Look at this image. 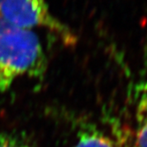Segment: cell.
I'll use <instances>...</instances> for the list:
<instances>
[{
  "label": "cell",
  "instance_id": "4",
  "mask_svg": "<svg viewBox=\"0 0 147 147\" xmlns=\"http://www.w3.org/2000/svg\"><path fill=\"white\" fill-rule=\"evenodd\" d=\"M138 147H147V80L138 81L132 92Z\"/></svg>",
  "mask_w": 147,
  "mask_h": 147
},
{
  "label": "cell",
  "instance_id": "2",
  "mask_svg": "<svg viewBox=\"0 0 147 147\" xmlns=\"http://www.w3.org/2000/svg\"><path fill=\"white\" fill-rule=\"evenodd\" d=\"M0 16L22 29H47L57 34L65 44L77 43V36L52 14L46 0H0Z\"/></svg>",
  "mask_w": 147,
  "mask_h": 147
},
{
  "label": "cell",
  "instance_id": "1",
  "mask_svg": "<svg viewBox=\"0 0 147 147\" xmlns=\"http://www.w3.org/2000/svg\"><path fill=\"white\" fill-rule=\"evenodd\" d=\"M46 57L38 36L0 16V92L9 90L17 79L38 77L46 69Z\"/></svg>",
  "mask_w": 147,
  "mask_h": 147
},
{
  "label": "cell",
  "instance_id": "5",
  "mask_svg": "<svg viewBox=\"0 0 147 147\" xmlns=\"http://www.w3.org/2000/svg\"><path fill=\"white\" fill-rule=\"evenodd\" d=\"M0 147H33L31 144L24 141L22 138L8 135H0Z\"/></svg>",
  "mask_w": 147,
  "mask_h": 147
},
{
  "label": "cell",
  "instance_id": "3",
  "mask_svg": "<svg viewBox=\"0 0 147 147\" xmlns=\"http://www.w3.org/2000/svg\"><path fill=\"white\" fill-rule=\"evenodd\" d=\"M72 147H138V145L136 137L115 120L108 124H100L83 119L78 122Z\"/></svg>",
  "mask_w": 147,
  "mask_h": 147
}]
</instances>
